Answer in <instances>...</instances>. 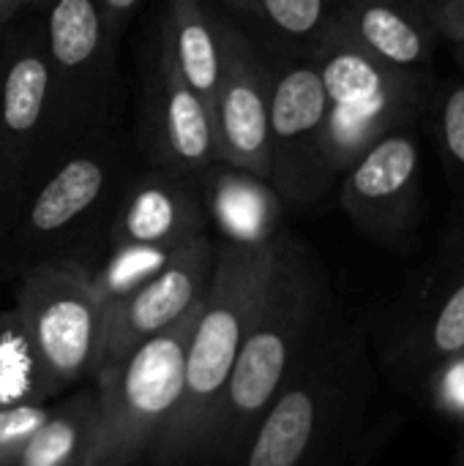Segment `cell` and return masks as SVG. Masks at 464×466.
I'll use <instances>...</instances> for the list:
<instances>
[{
  "label": "cell",
  "instance_id": "1",
  "mask_svg": "<svg viewBox=\"0 0 464 466\" xmlns=\"http://www.w3.org/2000/svg\"><path fill=\"white\" fill-rule=\"evenodd\" d=\"M375 396L369 333L336 314L257 420L238 466H336Z\"/></svg>",
  "mask_w": 464,
  "mask_h": 466
},
{
  "label": "cell",
  "instance_id": "2",
  "mask_svg": "<svg viewBox=\"0 0 464 466\" xmlns=\"http://www.w3.org/2000/svg\"><path fill=\"white\" fill-rule=\"evenodd\" d=\"M334 317L331 284L320 262L290 235L224 388L205 459L238 466L257 420Z\"/></svg>",
  "mask_w": 464,
  "mask_h": 466
},
{
  "label": "cell",
  "instance_id": "3",
  "mask_svg": "<svg viewBox=\"0 0 464 466\" xmlns=\"http://www.w3.org/2000/svg\"><path fill=\"white\" fill-rule=\"evenodd\" d=\"M287 240L290 232L265 248H243L216 240L211 284L186 347L183 396L153 456L159 466H183L205 459L224 388L243 339L268 295Z\"/></svg>",
  "mask_w": 464,
  "mask_h": 466
},
{
  "label": "cell",
  "instance_id": "4",
  "mask_svg": "<svg viewBox=\"0 0 464 466\" xmlns=\"http://www.w3.org/2000/svg\"><path fill=\"white\" fill-rule=\"evenodd\" d=\"M375 355L388 382L432 407L440 377L464 360V229H451L416 270L377 330Z\"/></svg>",
  "mask_w": 464,
  "mask_h": 466
},
{
  "label": "cell",
  "instance_id": "5",
  "mask_svg": "<svg viewBox=\"0 0 464 466\" xmlns=\"http://www.w3.org/2000/svg\"><path fill=\"white\" fill-rule=\"evenodd\" d=\"M328 126V164L334 177L388 131L418 126L427 115L438 76L397 71L336 27L312 55Z\"/></svg>",
  "mask_w": 464,
  "mask_h": 466
},
{
  "label": "cell",
  "instance_id": "6",
  "mask_svg": "<svg viewBox=\"0 0 464 466\" xmlns=\"http://www.w3.org/2000/svg\"><path fill=\"white\" fill-rule=\"evenodd\" d=\"M200 306L93 377L98 401L96 466H134L156 456L183 396L186 347Z\"/></svg>",
  "mask_w": 464,
  "mask_h": 466
},
{
  "label": "cell",
  "instance_id": "7",
  "mask_svg": "<svg viewBox=\"0 0 464 466\" xmlns=\"http://www.w3.org/2000/svg\"><path fill=\"white\" fill-rule=\"evenodd\" d=\"M38 22L49 68L52 142L66 158L85 137L112 126L118 41L96 0H46Z\"/></svg>",
  "mask_w": 464,
  "mask_h": 466
},
{
  "label": "cell",
  "instance_id": "8",
  "mask_svg": "<svg viewBox=\"0 0 464 466\" xmlns=\"http://www.w3.org/2000/svg\"><path fill=\"white\" fill-rule=\"evenodd\" d=\"M60 161L52 142L41 22L16 19L0 44V243L33 188Z\"/></svg>",
  "mask_w": 464,
  "mask_h": 466
},
{
  "label": "cell",
  "instance_id": "9",
  "mask_svg": "<svg viewBox=\"0 0 464 466\" xmlns=\"http://www.w3.org/2000/svg\"><path fill=\"white\" fill-rule=\"evenodd\" d=\"M126 175L115 128L93 131L33 188L3 243L27 265L55 257L101 218L109 221Z\"/></svg>",
  "mask_w": 464,
  "mask_h": 466
},
{
  "label": "cell",
  "instance_id": "10",
  "mask_svg": "<svg viewBox=\"0 0 464 466\" xmlns=\"http://www.w3.org/2000/svg\"><path fill=\"white\" fill-rule=\"evenodd\" d=\"M55 388V393L93 380L101 336V306L90 268L74 257H49L27 265L11 306Z\"/></svg>",
  "mask_w": 464,
  "mask_h": 466
},
{
  "label": "cell",
  "instance_id": "11",
  "mask_svg": "<svg viewBox=\"0 0 464 466\" xmlns=\"http://www.w3.org/2000/svg\"><path fill=\"white\" fill-rule=\"evenodd\" d=\"M271 63V183L287 205H314L336 183L328 164L325 93L306 55L268 46Z\"/></svg>",
  "mask_w": 464,
  "mask_h": 466
},
{
  "label": "cell",
  "instance_id": "12",
  "mask_svg": "<svg viewBox=\"0 0 464 466\" xmlns=\"http://www.w3.org/2000/svg\"><path fill=\"white\" fill-rule=\"evenodd\" d=\"M339 205L372 243L405 254L424 221V175L418 126L388 131L339 177Z\"/></svg>",
  "mask_w": 464,
  "mask_h": 466
},
{
  "label": "cell",
  "instance_id": "13",
  "mask_svg": "<svg viewBox=\"0 0 464 466\" xmlns=\"http://www.w3.org/2000/svg\"><path fill=\"white\" fill-rule=\"evenodd\" d=\"M139 79L137 145L148 167L200 175L219 161L211 106L180 76L156 30L142 55Z\"/></svg>",
  "mask_w": 464,
  "mask_h": 466
},
{
  "label": "cell",
  "instance_id": "14",
  "mask_svg": "<svg viewBox=\"0 0 464 466\" xmlns=\"http://www.w3.org/2000/svg\"><path fill=\"white\" fill-rule=\"evenodd\" d=\"M224 63L211 101L219 161L271 180V63L268 46L227 11L222 14Z\"/></svg>",
  "mask_w": 464,
  "mask_h": 466
},
{
  "label": "cell",
  "instance_id": "15",
  "mask_svg": "<svg viewBox=\"0 0 464 466\" xmlns=\"http://www.w3.org/2000/svg\"><path fill=\"white\" fill-rule=\"evenodd\" d=\"M213 262L216 243L208 235H200L189 240L172 257V262L148 284H142L134 295L101 311L98 360L93 377L191 314L205 298Z\"/></svg>",
  "mask_w": 464,
  "mask_h": 466
},
{
  "label": "cell",
  "instance_id": "16",
  "mask_svg": "<svg viewBox=\"0 0 464 466\" xmlns=\"http://www.w3.org/2000/svg\"><path fill=\"white\" fill-rule=\"evenodd\" d=\"M205 227L197 175L145 167L126 175L107 221V243L180 248L205 235Z\"/></svg>",
  "mask_w": 464,
  "mask_h": 466
},
{
  "label": "cell",
  "instance_id": "17",
  "mask_svg": "<svg viewBox=\"0 0 464 466\" xmlns=\"http://www.w3.org/2000/svg\"><path fill=\"white\" fill-rule=\"evenodd\" d=\"M336 27L386 66L413 76H435L443 38L432 0H342Z\"/></svg>",
  "mask_w": 464,
  "mask_h": 466
},
{
  "label": "cell",
  "instance_id": "18",
  "mask_svg": "<svg viewBox=\"0 0 464 466\" xmlns=\"http://www.w3.org/2000/svg\"><path fill=\"white\" fill-rule=\"evenodd\" d=\"M197 180L205 216L219 229L222 243L265 248L287 235L284 199L271 180L227 161H213Z\"/></svg>",
  "mask_w": 464,
  "mask_h": 466
},
{
  "label": "cell",
  "instance_id": "19",
  "mask_svg": "<svg viewBox=\"0 0 464 466\" xmlns=\"http://www.w3.org/2000/svg\"><path fill=\"white\" fill-rule=\"evenodd\" d=\"M156 33L180 76L211 106L224 63L222 14L205 0H167Z\"/></svg>",
  "mask_w": 464,
  "mask_h": 466
},
{
  "label": "cell",
  "instance_id": "20",
  "mask_svg": "<svg viewBox=\"0 0 464 466\" xmlns=\"http://www.w3.org/2000/svg\"><path fill=\"white\" fill-rule=\"evenodd\" d=\"M96 445L98 401L96 388H85L60 407H52L16 466H96Z\"/></svg>",
  "mask_w": 464,
  "mask_h": 466
},
{
  "label": "cell",
  "instance_id": "21",
  "mask_svg": "<svg viewBox=\"0 0 464 466\" xmlns=\"http://www.w3.org/2000/svg\"><path fill=\"white\" fill-rule=\"evenodd\" d=\"M342 0H252L243 22L265 46L312 57L336 30Z\"/></svg>",
  "mask_w": 464,
  "mask_h": 466
},
{
  "label": "cell",
  "instance_id": "22",
  "mask_svg": "<svg viewBox=\"0 0 464 466\" xmlns=\"http://www.w3.org/2000/svg\"><path fill=\"white\" fill-rule=\"evenodd\" d=\"M424 120H429L440 167L451 191L454 229H464V79L435 82Z\"/></svg>",
  "mask_w": 464,
  "mask_h": 466
},
{
  "label": "cell",
  "instance_id": "23",
  "mask_svg": "<svg viewBox=\"0 0 464 466\" xmlns=\"http://www.w3.org/2000/svg\"><path fill=\"white\" fill-rule=\"evenodd\" d=\"M55 388L14 309L0 314V407L49 401Z\"/></svg>",
  "mask_w": 464,
  "mask_h": 466
},
{
  "label": "cell",
  "instance_id": "24",
  "mask_svg": "<svg viewBox=\"0 0 464 466\" xmlns=\"http://www.w3.org/2000/svg\"><path fill=\"white\" fill-rule=\"evenodd\" d=\"M183 248V246H180ZM180 248L164 246H109L104 262L90 270V284L101 311L134 295L142 284L159 276Z\"/></svg>",
  "mask_w": 464,
  "mask_h": 466
},
{
  "label": "cell",
  "instance_id": "25",
  "mask_svg": "<svg viewBox=\"0 0 464 466\" xmlns=\"http://www.w3.org/2000/svg\"><path fill=\"white\" fill-rule=\"evenodd\" d=\"M49 412V401L0 407V466H16L36 431L46 423Z\"/></svg>",
  "mask_w": 464,
  "mask_h": 466
},
{
  "label": "cell",
  "instance_id": "26",
  "mask_svg": "<svg viewBox=\"0 0 464 466\" xmlns=\"http://www.w3.org/2000/svg\"><path fill=\"white\" fill-rule=\"evenodd\" d=\"M405 418L399 412L383 415L375 423H369L361 434V440L353 445V451L339 461L336 466H375L380 461V456L386 453V448L391 445V440L399 434Z\"/></svg>",
  "mask_w": 464,
  "mask_h": 466
},
{
  "label": "cell",
  "instance_id": "27",
  "mask_svg": "<svg viewBox=\"0 0 464 466\" xmlns=\"http://www.w3.org/2000/svg\"><path fill=\"white\" fill-rule=\"evenodd\" d=\"M432 11L443 44L464 46V0H432Z\"/></svg>",
  "mask_w": 464,
  "mask_h": 466
},
{
  "label": "cell",
  "instance_id": "28",
  "mask_svg": "<svg viewBox=\"0 0 464 466\" xmlns=\"http://www.w3.org/2000/svg\"><path fill=\"white\" fill-rule=\"evenodd\" d=\"M139 5H142V0H96V8L115 41H120V33L129 27V22Z\"/></svg>",
  "mask_w": 464,
  "mask_h": 466
},
{
  "label": "cell",
  "instance_id": "29",
  "mask_svg": "<svg viewBox=\"0 0 464 466\" xmlns=\"http://www.w3.org/2000/svg\"><path fill=\"white\" fill-rule=\"evenodd\" d=\"M22 16V0H0V35Z\"/></svg>",
  "mask_w": 464,
  "mask_h": 466
},
{
  "label": "cell",
  "instance_id": "30",
  "mask_svg": "<svg viewBox=\"0 0 464 466\" xmlns=\"http://www.w3.org/2000/svg\"><path fill=\"white\" fill-rule=\"evenodd\" d=\"M219 3L224 5V11L230 16H238L241 22H246L249 14H252V0H219Z\"/></svg>",
  "mask_w": 464,
  "mask_h": 466
},
{
  "label": "cell",
  "instance_id": "31",
  "mask_svg": "<svg viewBox=\"0 0 464 466\" xmlns=\"http://www.w3.org/2000/svg\"><path fill=\"white\" fill-rule=\"evenodd\" d=\"M46 5V0H22V14L25 11H41Z\"/></svg>",
  "mask_w": 464,
  "mask_h": 466
},
{
  "label": "cell",
  "instance_id": "32",
  "mask_svg": "<svg viewBox=\"0 0 464 466\" xmlns=\"http://www.w3.org/2000/svg\"><path fill=\"white\" fill-rule=\"evenodd\" d=\"M451 466H464V434L462 440H459V448H457V456H454Z\"/></svg>",
  "mask_w": 464,
  "mask_h": 466
},
{
  "label": "cell",
  "instance_id": "33",
  "mask_svg": "<svg viewBox=\"0 0 464 466\" xmlns=\"http://www.w3.org/2000/svg\"><path fill=\"white\" fill-rule=\"evenodd\" d=\"M451 52H454V60L464 68V46H451Z\"/></svg>",
  "mask_w": 464,
  "mask_h": 466
}]
</instances>
